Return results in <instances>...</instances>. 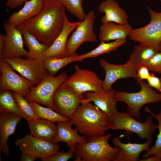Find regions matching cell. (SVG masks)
Listing matches in <instances>:
<instances>
[{
	"label": "cell",
	"mask_w": 161,
	"mask_h": 161,
	"mask_svg": "<svg viewBox=\"0 0 161 161\" xmlns=\"http://www.w3.org/2000/svg\"><path fill=\"white\" fill-rule=\"evenodd\" d=\"M66 9L57 0H44L37 15L19 25L49 46L63 29Z\"/></svg>",
	"instance_id": "cell-1"
},
{
	"label": "cell",
	"mask_w": 161,
	"mask_h": 161,
	"mask_svg": "<svg viewBox=\"0 0 161 161\" xmlns=\"http://www.w3.org/2000/svg\"><path fill=\"white\" fill-rule=\"evenodd\" d=\"M109 119L108 115L91 102L81 101L69 122L78 132L90 137L105 135L109 129Z\"/></svg>",
	"instance_id": "cell-2"
},
{
	"label": "cell",
	"mask_w": 161,
	"mask_h": 161,
	"mask_svg": "<svg viewBox=\"0 0 161 161\" xmlns=\"http://www.w3.org/2000/svg\"><path fill=\"white\" fill-rule=\"evenodd\" d=\"M110 134L86 138L87 141L75 146V161H114L120 148L113 147L108 143Z\"/></svg>",
	"instance_id": "cell-3"
},
{
	"label": "cell",
	"mask_w": 161,
	"mask_h": 161,
	"mask_svg": "<svg viewBox=\"0 0 161 161\" xmlns=\"http://www.w3.org/2000/svg\"><path fill=\"white\" fill-rule=\"evenodd\" d=\"M140 86L137 92L129 93L115 91L114 97L117 101H121L127 105L129 113L140 120V110L144 105L161 102V93H159L144 80L137 81Z\"/></svg>",
	"instance_id": "cell-4"
},
{
	"label": "cell",
	"mask_w": 161,
	"mask_h": 161,
	"mask_svg": "<svg viewBox=\"0 0 161 161\" xmlns=\"http://www.w3.org/2000/svg\"><path fill=\"white\" fill-rule=\"evenodd\" d=\"M148 116L144 122L137 121L128 112L118 111L109 117V129L124 130L127 134H136L140 138L146 139L147 141L152 143L153 134L157 128V125L152 121V117Z\"/></svg>",
	"instance_id": "cell-5"
},
{
	"label": "cell",
	"mask_w": 161,
	"mask_h": 161,
	"mask_svg": "<svg viewBox=\"0 0 161 161\" xmlns=\"http://www.w3.org/2000/svg\"><path fill=\"white\" fill-rule=\"evenodd\" d=\"M68 78L65 72L55 76L47 72L42 81L36 86L31 87L24 98L28 101L35 102L44 105L56 112L53 102L54 94L58 87Z\"/></svg>",
	"instance_id": "cell-6"
},
{
	"label": "cell",
	"mask_w": 161,
	"mask_h": 161,
	"mask_svg": "<svg viewBox=\"0 0 161 161\" xmlns=\"http://www.w3.org/2000/svg\"><path fill=\"white\" fill-rule=\"evenodd\" d=\"M147 7L151 17L150 22L143 27L132 29L129 36L135 42L148 45L159 51L161 41V12H157Z\"/></svg>",
	"instance_id": "cell-7"
},
{
	"label": "cell",
	"mask_w": 161,
	"mask_h": 161,
	"mask_svg": "<svg viewBox=\"0 0 161 161\" xmlns=\"http://www.w3.org/2000/svg\"><path fill=\"white\" fill-rule=\"evenodd\" d=\"M75 71L64 83L72 88L79 95L86 92H98L104 90L103 80L94 72L87 69H83L78 65L75 66Z\"/></svg>",
	"instance_id": "cell-8"
},
{
	"label": "cell",
	"mask_w": 161,
	"mask_h": 161,
	"mask_svg": "<svg viewBox=\"0 0 161 161\" xmlns=\"http://www.w3.org/2000/svg\"><path fill=\"white\" fill-rule=\"evenodd\" d=\"M3 28L6 34L3 45L0 48V59L27 56L28 51L24 48L22 34L16 25L7 21Z\"/></svg>",
	"instance_id": "cell-9"
},
{
	"label": "cell",
	"mask_w": 161,
	"mask_h": 161,
	"mask_svg": "<svg viewBox=\"0 0 161 161\" xmlns=\"http://www.w3.org/2000/svg\"><path fill=\"white\" fill-rule=\"evenodd\" d=\"M96 16L94 12L91 10L86 15L85 19L73 32L68 38L66 44L68 56L76 53L79 46L86 42H95L97 40V36L93 29Z\"/></svg>",
	"instance_id": "cell-10"
},
{
	"label": "cell",
	"mask_w": 161,
	"mask_h": 161,
	"mask_svg": "<svg viewBox=\"0 0 161 161\" xmlns=\"http://www.w3.org/2000/svg\"><path fill=\"white\" fill-rule=\"evenodd\" d=\"M4 59H0V89L13 91L25 97L35 84L17 74Z\"/></svg>",
	"instance_id": "cell-11"
},
{
	"label": "cell",
	"mask_w": 161,
	"mask_h": 161,
	"mask_svg": "<svg viewBox=\"0 0 161 161\" xmlns=\"http://www.w3.org/2000/svg\"><path fill=\"white\" fill-rule=\"evenodd\" d=\"M15 144L22 152L30 154L36 158H40L43 161L58 152L59 149L57 143L39 139L30 134L17 139Z\"/></svg>",
	"instance_id": "cell-12"
},
{
	"label": "cell",
	"mask_w": 161,
	"mask_h": 161,
	"mask_svg": "<svg viewBox=\"0 0 161 161\" xmlns=\"http://www.w3.org/2000/svg\"><path fill=\"white\" fill-rule=\"evenodd\" d=\"M83 95L77 94L73 89L64 83L56 89L53 97L56 112L69 119L80 104Z\"/></svg>",
	"instance_id": "cell-13"
},
{
	"label": "cell",
	"mask_w": 161,
	"mask_h": 161,
	"mask_svg": "<svg viewBox=\"0 0 161 161\" xmlns=\"http://www.w3.org/2000/svg\"><path fill=\"white\" fill-rule=\"evenodd\" d=\"M100 66L104 70L105 76L103 80L104 90L109 91L112 89V86L118 80L132 78L137 81L139 80L137 68L128 61L122 64H115L107 62L105 58L99 60Z\"/></svg>",
	"instance_id": "cell-14"
},
{
	"label": "cell",
	"mask_w": 161,
	"mask_h": 161,
	"mask_svg": "<svg viewBox=\"0 0 161 161\" xmlns=\"http://www.w3.org/2000/svg\"><path fill=\"white\" fill-rule=\"evenodd\" d=\"M23 77L37 85L43 80L47 71L43 61L19 57L4 59Z\"/></svg>",
	"instance_id": "cell-15"
},
{
	"label": "cell",
	"mask_w": 161,
	"mask_h": 161,
	"mask_svg": "<svg viewBox=\"0 0 161 161\" xmlns=\"http://www.w3.org/2000/svg\"><path fill=\"white\" fill-rule=\"evenodd\" d=\"M81 21L71 22L68 20L66 14L65 16L63 29L45 52L43 58L52 57L62 58L68 56L66 49V44L70 33L75 30Z\"/></svg>",
	"instance_id": "cell-16"
},
{
	"label": "cell",
	"mask_w": 161,
	"mask_h": 161,
	"mask_svg": "<svg viewBox=\"0 0 161 161\" xmlns=\"http://www.w3.org/2000/svg\"><path fill=\"white\" fill-rule=\"evenodd\" d=\"M115 90L109 91L104 90L98 92H88L84 93V98L80 102H93L102 112L109 117L116 114L117 101L114 99V95Z\"/></svg>",
	"instance_id": "cell-17"
},
{
	"label": "cell",
	"mask_w": 161,
	"mask_h": 161,
	"mask_svg": "<svg viewBox=\"0 0 161 161\" xmlns=\"http://www.w3.org/2000/svg\"><path fill=\"white\" fill-rule=\"evenodd\" d=\"M120 138V137H114L112 140L115 147L120 148L115 156L114 161H140V154L143 151L147 152L149 151L151 144L148 141L141 144L125 143L122 142Z\"/></svg>",
	"instance_id": "cell-18"
},
{
	"label": "cell",
	"mask_w": 161,
	"mask_h": 161,
	"mask_svg": "<svg viewBox=\"0 0 161 161\" xmlns=\"http://www.w3.org/2000/svg\"><path fill=\"white\" fill-rule=\"evenodd\" d=\"M21 116L9 112H0V152L8 157L10 154L7 145L9 137L15 132L16 126L21 120Z\"/></svg>",
	"instance_id": "cell-19"
},
{
	"label": "cell",
	"mask_w": 161,
	"mask_h": 161,
	"mask_svg": "<svg viewBox=\"0 0 161 161\" xmlns=\"http://www.w3.org/2000/svg\"><path fill=\"white\" fill-rule=\"evenodd\" d=\"M57 123V131L53 143L64 142L69 147V151L74 153L76 144H83L87 142L85 137L80 136L77 129L72 128V125L70 122L59 121Z\"/></svg>",
	"instance_id": "cell-20"
},
{
	"label": "cell",
	"mask_w": 161,
	"mask_h": 161,
	"mask_svg": "<svg viewBox=\"0 0 161 161\" xmlns=\"http://www.w3.org/2000/svg\"><path fill=\"white\" fill-rule=\"evenodd\" d=\"M98 9L100 12L104 14L101 19L102 24L111 22L121 24H128V16L126 11L114 0L102 1Z\"/></svg>",
	"instance_id": "cell-21"
},
{
	"label": "cell",
	"mask_w": 161,
	"mask_h": 161,
	"mask_svg": "<svg viewBox=\"0 0 161 161\" xmlns=\"http://www.w3.org/2000/svg\"><path fill=\"white\" fill-rule=\"evenodd\" d=\"M30 134L39 139L53 143L57 131L54 122L37 118L27 121Z\"/></svg>",
	"instance_id": "cell-22"
},
{
	"label": "cell",
	"mask_w": 161,
	"mask_h": 161,
	"mask_svg": "<svg viewBox=\"0 0 161 161\" xmlns=\"http://www.w3.org/2000/svg\"><path fill=\"white\" fill-rule=\"evenodd\" d=\"M132 30L129 23L117 24L111 22L102 24L100 27L98 37L100 41L105 42L119 39H126Z\"/></svg>",
	"instance_id": "cell-23"
},
{
	"label": "cell",
	"mask_w": 161,
	"mask_h": 161,
	"mask_svg": "<svg viewBox=\"0 0 161 161\" xmlns=\"http://www.w3.org/2000/svg\"><path fill=\"white\" fill-rule=\"evenodd\" d=\"M16 26L22 34L24 44L28 48L27 58L43 61L44 55L49 46L40 42L34 35L20 25Z\"/></svg>",
	"instance_id": "cell-24"
},
{
	"label": "cell",
	"mask_w": 161,
	"mask_h": 161,
	"mask_svg": "<svg viewBox=\"0 0 161 161\" xmlns=\"http://www.w3.org/2000/svg\"><path fill=\"white\" fill-rule=\"evenodd\" d=\"M44 0H27L22 9L10 16L7 21L17 25L35 17L41 11Z\"/></svg>",
	"instance_id": "cell-25"
},
{
	"label": "cell",
	"mask_w": 161,
	"mask_h": 161,
	"mask_svg": "<svg viewBox=\"0 0 161 161\" xmlns=\"http://www.w3.org/2000/svg\"><path fill=\"white\" fill-rule=\"evenodd\" d=\"M158 52L151 47L140 44L134 47L128 61L137 69L144 65Z\"/></svg>",
	"instance_id": "cell-26"
},
{
	"label": "cell",
	"mask_w": 161,
	"mask_h": 161,
	"mask_svg": "<svg viewBox=\"0 0 161 161\" xmlns=\"http://www.w3.org/2000/svg\"><path fill=\"white\" fill-rule=\"evenodd\" d=\"M126 39H119L110 42L101 41L99 45L92 51L86 53L78 55L77 62H81L89 58H95L97 56L112 51L116 50L118 48L125 43Z\"/></svg>",
	"instance_id": "cell-27"
},
{
	"label": "cell",
	"mask_w": 161,
	"mask_h": 161,
	"mask_svg": "<svg viewBox=\"0 0 161 161\" xmlns=\"http://www.w3.org/2000/svg\"><path fill=\"white\" fill-rule=\"evenodd\" d=\"M9 112L18 115L28 120L15 100L13 92L7 90H0V112Z\"/></svg>",
	"instance_id": "cell-28"
},
{
	"label": "cell",
	"mask_w": 161,
	"mask_h": 161,
	"mask_svg": "<svg viewBox=\"0 0 161 161\" xmlns=\"http://www.w3.org/2000/svg\"><path fill=\"white\" fill-rule=\"evenodd\" d=\"M78 55L76 53L73 55L62 58L52 57L45 59L43 62L47 72L52 76H55L64 67L70 63L77 62Z\"/></svg>",
	"instance_id": "cell-29"
},
{
	"label": "cell",
	"mask_w": 161,
	"mask_h": 161,
	"mask_svg": "<svg viewBox=\"0 0 161 161\" xmlns=\"http://www.w3.org/2000/svg\"><path fill=\"white\" fill-rule=\"evenodd\" d=\"M32 107L36 116L54 122L59 121L69 122V119L65 117L51 108L45 107L33 101H28Z\"/></svg>",
	"instance_id": "cell-30"
},
{
	"label": "cell",
	"mask_w": 161,
	"mask_h": 161,
	"mask_svg": "<svg viewBox=\"0 0 161 161\" xmlns=\"http://www.w3.org/2000/svg\"><path fill=\"white\" fill-rule=\"evenodd\" d=\"M65 7L70 14L80 21L84 20L86 14L83 10V0H57Z\"/></svg>",
	"instance_id": "cell-31"
},
{
	"label": "cell",
	"mask_w": 161,
	"mask_h": 161,
	"mask_svg": "<svg viewBox=\"0 0 161 161\" xmlns=\"http://www.w3.org/2000/svg\"><path fill=\"white\" fill-rule=\"evenodd\" d=\"M145 111L150 113L157 120L158 124L157 127L159 130V133L157 136V139L154 145L149 151L143 154L142 157L144 159L155 154L161 157V111L158 114H155L151 112L148 107L145 108Z\"/></svg>",
	"instance_id": "cell-32"
},
{
	"label": "cell",
	"mask_w": 161,
	"mask_h": 161,
	"mask_svg": "<svg viewBox=\"0 0 161 161\" xmlns=\"http://www.w3.org/2000/svg\"><path fill=\"white\" fill-rule=\"evenodd\" d=\"M13 93L18 106L22 112L27 117L28 120L37 118L29 102L24 97L16 92H13Z\"/></svg>",
	"instance_id": "cell-33"
},
{
	"label": "cell",
	"mask_w": 161,
	"mask_h": 161,
	"mask_svg": "<svg viewBox=\"0 0 161 161\" xmlns=\"http://www.w3.org/2000/svg\"><path fill=\"white\" fill-rule=\"evenodd\" d=\"M144 65L149 71L161 74V52H157Z\"/></svg>",
	"instance_id": "cell-34"
},
{
	"label": "cell",
	"mask_w": 161,
	"mask_h": 161,
	"mask_svg": "<svg viewBox=\"0 0 161 161\" xmlns=\"http://www.w3.org/2000/svg\"><path fill=\"white\" fill-rule=\"evenodd\" d=\"M74 154L73 152L69 151L65 152L62 150L47 157L43 161H67L71 158Z\"/></svg>",
	"instance_id": "cell-35"
},
{
	"label": "cell",
	"mask_w": 161,
	"mask_h": 161,
	"mask_svg": "<svg viewBox=\"0 0 161 161\" xmlns=\"http://www.w3.org/2000/svg\"><path fill=\"white\" fill-rule=\"evenodd\" d=\"M147 83L151 87L154 88L161 93V81L160 78L153 73H150L146 80Z\"/></svg>",
	"instance_id": "cell-36"
},
{
	"label": "cell",
	"mask_w": 161,
	"mask_h": 161,
	"mask_svg": "<svg viewBox=\"0 0 161 161\" xmlns=\"http://www.w3.org/2000/svg\"><path fill=\"white\" fill-rule=\"evenodd\" d=\"M149 71L147 67L144 65L138 67L137 72L139 80H147L150 75V73L149 72Z\"/></svg>",
	"instance_id": "cell-37"
},
{
	"label": "cell",
	"mask_w": 161,
	"mask_h": 161,
	"mask_svg": "<svg viewBox=\"0 0 161 161\" xmlns=\"http://www.w3.org/2000/svg\"><path fill=\"white\" fill-rule=\"evenodd\" d=\"M27 0H7L6 6L12 9L21 6L23 3H24Z\"/></svg>",
	"instance_id": "cell-38"
},
{
	"label": "cell",
	"mask_w": 161,
	"mask_h": 161,
	"mask_svg": "<svg viewBox=\"0 0 161 161\" xmlns=\"http://www.w3.org/2000/svg\"><path fill=\"white\" fill-rule=\"evenodd\" d=\"M36 158L30 154L22 152L20 157L21 161H34Z\"/></svg>",
	"instance_id": "cell-39"
},
{
	"label": "cell",
	"mask_w": 161,
	"mask_h": 161,
	"mask_svg": "<svg viewBox=\"0 0 161 161\" xmlns=\"http://www.w3.org/2000/svg\"><path fill=\"white\" fill-rule=\"evenodd\" d=\"M149 157L143 159H140V161H161V157L153 154Z\"/></svg>",
	"instance_id": "cell-40"
},
{
	"label": "cell",
	"mask_w": 161,
	"mask_h": 161,
	"mask_svg": "<svg viewBox=\"0 0 161 161\" xmlns=\"http://www.w3.org/2000/svg\"><path fill=\"white\" fill-rule=\"evenodd\" d=\"M159 52H161V41L160 42L159 44Z\"/></svg>",
	"instance_id": "cell-41"
},
{
	"label": "cell",
	"mask_w": 161,
	"mask_h": 161,
	"mask_svg": "<svg viewBox=\"0 0 161 161\" xmlns=\"http://www.w3.org/2000/svg\"><path fill=\"white\" fill-rule=\"evenodd\" d=\"M160 78V80H161V77Z\"/></svg>",
	"instance_id": "cell-42"
},
{
	"label": "cell",
	"mask_w": 161,
	"mask_h": 161,
	"mask_svg": "<svg viewBox=\"0 0 161 161\" xmlns=\"http://www.w3.org/2000/svg\"><path fill=\"white\" fill-rule=\"evenodd\" d=\"M160 0V1H161V0Z\"/></svg>",
	"instance_id": "cell-43"
}]
</instances>
